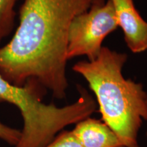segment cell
<instances>
[{
	"mask_svg": "<svg viewBox=\"0 0 147 147\" xmlns=\"http://www.w3.org/2000/svg\"><path fill=\"white\" fill-rule=\"evenodd\" d=\"M91 6L89 0H24L15 34L0 47V74L17 87L34 80L64 98L69 27Z\"/></svg>",
	"mask_w": 147,
	"mask_h": 147,
	"instance_id": "1",
	"label": "cell"
},
{
	"mask_svg": "<svg viewBox=\"0 0 147 147\" xmlns=\"http://www.w3.org/2000/svg\"><path fill=\"white\" fill-rule=\"evenodd\" d=\"M127 55L102 47L93 61H80L73 71L82 76L96 97L103 122L125 147H140L138 133L147 121V93L142 84L123 74Z\"/></svg>",
	"mask_w": 147,
	"mask_h": 147,
	"instance_id": "2",
	"label": "cell"
},
{
	"mask_svg": "<svg viewBox=\"0 0 147 147\" xmlns=\"http://www.w3.org/2000/svg\"><path fill=\"white\" fill-rule=\"evenodd\" d=\"M45 89L34 80L17 87L0 74V102L15 106L23 119L21 138L14 147H45L65 127L90 117L96 110V102L84 87L78 89L76 102L63 107L42 102Z\"/></svg>",
	"mask_w": 147,
	"mask_h": 147,
	"instance_id": "3",
	"label": "cell"
},
{
	"mask_svg": "<svg viewBox=\"0 0 147 147\" xmlns=\"http://www.w3.org/2000/svg\"><path fill=\"white\" fill-rule=\"evenodd\" d=\"M118 27L110 0L102 5H91L71 22L67 40V60L80 56H86L88 61L95 59L102 50L103 41Z\"/></svg>",
	"mask_w": 147,
	"mask_h": 147,
	"instance_id": "4",
	"label": "cell"
},
{
	"mask_svg": "<svg viewBox=\"0 0 147 147\" xmlns=\"http://www.w3.org/2000/svg\"><path fill=\"white\" fill-rule=\"evenodd\" d=\"M118 26L122 29L128 49L134 53L147 51V21L141 16L134 0H110Z\"/></svg>",
	"mask_w": 147,
	"mask_h": 147,
	"instance_id": "5",
	"label": "cell"
},
{
	"mask_svg": "<svg viewBox=\"0 0 147 147\" xmlns=\"http://www.w3.org/2000/svg\"><path fill=\"white\" fill-rule=\"evenodd\" d=\"M71 131L84 147H125L107 125L91 117L77 123Z\"/></svg>",
	"mask_w": 147,
	"mask_h": 147,
	"instance_id": "6",
	"label": "cell"
},
{
	"mask_svg": "<svg viewBox=\"0 0 147 147\" xmlns=\"http://www.w3.org/2000/svg\"><path fill=\"white\" fill-rule=\"evenodd\" d=\"M17 0H0V43L14 27V5Z\"/></svg>",
	"mask_w": 147,
	"mask_h": 147,
	"instance_id": "7",
	"label": "cell"
},
{
	"mask_svg": "<svg viewBox=\"0 0 147 147\" xmlns=\"http://www.w3.org/2000/svg\"><path fill=\"white\" fill-rule=\"evenodd\" d=\"M45 147H84L71 131L62 130Z\"/></svg>",
	"mask_w": 147,
	"mask_h": 147,
	"instance_id": "8",
	"label": "cell"
},
{
	"mask_svg": "<svg viewBox=\"0 0 147 147\" xmlns=\"http://www.w3.org/2000/svg\"><path fill=\"white\" fill-rule=\"evenodd\" d=\"M21 136V131L0 122V138L3 141L14 146L19 142Z\"/></svg>",
	"mask_w": 147,
	"mask_h": 147,
	"instance_id": "9",
	"label": "cell"
},
{
	"mask_svg": "<svg viewBox=\"0 0 147 147\" xmlns=\"http://www.w3.org/2000/svg\"><path fill=\"white\" fill-rule=\"evenodd\" d=\"M91 5H102L105 3V0H89Z\"/></svg>",
	"mask_w": 147,
	"mask_h": 147,
	"instance_id": "10",
	"label": "cell"
},
{
	"mask_svg": "<svg viewBox=\"0 0 147 147\" xmlns=\"http://www.w3.org/2000/svg\"><path fill=\"white\" fill-rule=\"evenodd\" d=\"M146 134H147V133H146Z\"/></svg>",
	"mask_w": 147,
	"mask_h": 147,
	"instance_id": "11",
	"label": "cell"
}]
</instances>
